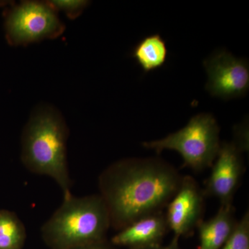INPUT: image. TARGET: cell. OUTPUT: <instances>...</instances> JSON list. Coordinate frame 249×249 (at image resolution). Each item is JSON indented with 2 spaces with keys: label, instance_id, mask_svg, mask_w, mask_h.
I'll list each match as a JSON object with an SVG mask.
<instances>
[{
  "label": "cell",
  "instance_id": "8992f818",
  "mask_svg": "<svg viewBox=\"0 0 249 249\" xmlns=\"http://www.w3.org/2000/svg\"><path fill=\"white\" fill-rule=\"evenodd\" d=\"M206 89L214 97L229 100L245 96L249 89V66L225 50H218L204 61Z\"/></svg>",
  "mask_w": 249,
  "mask_h": 249
},
{
  "label": "cell",
  "instance_id": "7a4b0ae2",
  "mask_svg": "<svg viewBox=\"0 0 249 249\" xmlns=\"http://www.w3.org/2000/svg\"><path fill=\"white\" fill-rule=\"evenodd\" d=\"M69 128L60 111L42 103L31 112L21 138V160L29 171L52 178L63 197L71 196L67 163Z\"/></svg>",
  "mask_w": 249,
  "mask_h": 249
},
{
  "label": "cell",
  "instance_id": "7c38bea8",
  "mask_svg": "<svg viewBox=\"0 0 249 249\" xmlns=\"http://www.w3.org/2000/svg\"><path fill=\"white\" fill-rule=\"evenodd\" d=\"M26 238L25 227L17 214L0 210V249H22Z\"/></svg>",
  "mask_w": 249,
  "mask_h": 249
},
{
  "label": "cell",
  "instance_id": "5b68a950",
  "mask_svg": "<svg viewBox=\"0 0 249 249\" xmlns=\"http://www.w3.org/2000/svg\"><path fill=\"white\" fill-rule=\"evenodd\" d=\"M65 28L56 11L42 1H22L9 10L5 19L6 39L13 46L57 38Z\"/></svg>",
  "mask_w": 249,
  "mask_h": 249
},
{
  "label": "cell",
  "instance_id": "52a82bcc",
  "mask_svg": "<svg viewBox=\"0 0 249 249\" xmlns=\"http://www.w3.org/2000/svg\"><path fill=\"white\" fill-rule=\"evenodd\" d=\"M247 149L239 142H222L206 181L205 196L216 198L221 206L232 205L244 172L242 154Z\"/></svg>",
  "mask_w": 249,
  "mask_h": 249
},
{
  "label": "cell",
  "instance_id": "5bb4252c",
  "mask_svg": "<svg viewBox=\"0 0 249 249\" xmlns=\"http://www.w3.org/2000/svg\"><path fill=\"white\" fill-rule=\"evenodd\" d=\"M47 3L54 11H62L70 19L78 18L89 4L85 0H51Z\"/></svg>",
  "mask_w": 249,
  "mask_h": 249
},
{
  "label": "cell",
  "instance_id": "9a60e30c",
  "mask_svg": "<svg viewBox=\"0 0 249 249\" xmlns=\"http://www.w3.org/2000/svg\"><path fill=\"white\" fill-rule=\"evenodd\" d=\"M71 249H116L113 247L111 244L108 243L107 241H102V242H96V243L89 244L80 246V247H76Z\"/></svg>",
  "mask_w": 249,
  "mask_h": 249
},
{
  "label": "cell",
  "instance_id": "8fae6325",
  "mask_svg": "<svg viewBox=\"0 0 249 249\" xmlns=\"http://www.w3.org/2000/svg\"><path fill=\"white\" fill-rule=\"evenodd\" d=\"M165 40L160 34L147 36L136 45L132 56L145 73L163 67L168 57Z\"/></svg>",
  "mask_w": 249,
  "mask_h": 249
},
{
  "label": "cell",
  "instance_id": "6da1fadb",
  "mask_svg": "<svg viewBox=\"0 0 249 249\" xmlns=\"http://www.w3.org/2000/svg\"><path fill=\"white\" fill-rule=\"evenodd\" d=\"M182 178L173 165L157 157L124 159L109 165L98 178V188L111 227L119 231L163 211Z\"/></svg>",
  "mask_w": 249,
  "mask_h": 249
},
{
  "label": "cell",
  "instance_id": "3957f363",
  "mask_svg": "<svg viewBox=\"0 0 249 249\" xmlns=\"http://www.w3.org/2000/svg\"><path fill=\"white\" fill-rule=\"evenodd\" d=\"M109 213L99 195L63 197L61 205L41 228L51 249H71L106 240Z\"/></svg>",
  "mask_w": 249,
  "mask_h": 249
},
{
  "label": "cell",
  "instance_id": "4fadbf2b",
  "mask_svg": "<svg viewBox=\"0 0 249 249\" xmlns=\"http://www.w3.org/2000/svg\"><path fill=\"white\" fill-rule=\"evenodd\" d=\"M221 249H249V211L237 221L231 235Z\"/></svg>",
  "mask_w": 249,
  "mask_h": 249
},
{
  "label": "cell",
  "instance_id": "9c48e42d",
  "mask_svg": "<svg viewBox=\"0 0 249 249\" xmlns=\"http://www.w3.org/2000/svg\"><path fill=\"white\" fill-rule=\"evenodd\" d=\"M169 230L163 211L145 216L121 229L111 238L113 246L142 249L161 245Z\"/></svg>",
  "mask_w": 249,
  "mask_h": 249
},
{
  "label": "cell",
  "instance_id": "277c9868",
  "mask_svg": "<svg viewBox=\"0 0 249 249\" xmlns=\"http://www.w3.org/2000/svg\"><path fill=\"white\" fill-rule=\"evenodd\" d=\"M219 134V127L214 116L203 113L193 116L178 132L142 145L157 154L164 150H175L182 157L183 167L199 172L213 164L221 145Z\"/></svg>",
  "mask_w": 249,
  "mask_h": 249
},
{
  "label": "cell",
  "instance_id": "2e32d148",
  "mask_svg": "<svg viewBox=\"0 0 249 249\" xmlns=\"http://www.w3.org/2000/svg\"><path fill=\"white\" fill-rule=\"evenodd\" d=\"M179 237L174 236L171 242L168 245L163 246L162 245L157 246V247H150V248L142 249H181L179 246Z\"/></svg>",
  "mask_w": 249,
  "mask_h": 249
},
{
  "label": "cell",
  "instance_id": "30bf717a",
  "mask_svg": "<svg viewBox=\"0 0 249 249\" xmlns=\"http://www.w3.org/2000/svg\"><path fill=\"white\" fill-rule=\"evenodd\" d=\"M232 205L220 206L217 214L198 224L199 245L197 249H221L237 224Z\"/></svg>",
  "mask_w": 249,
  "mask_h": 249
},
{
  "label": "cell",
  "instance_id": "ba28073f",
  "mask_svg": "<svg viewBox=\"0 0 249 249\" xmlns=\"http://www.w3.org/2000/svg\"><path fill=\"white\" fill-rule=\"evenodd\" d=\"M205 196L194 178L183 177L178 191L167 205L168 229L178 237L191 235L203 220Z\"/></svg>",
  "mask_w": 249,
  "mask_h": 249
}]
</instances>
